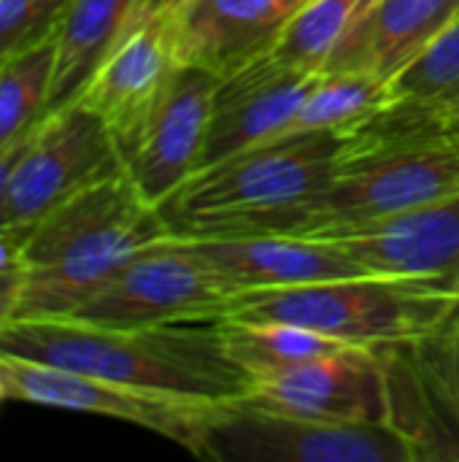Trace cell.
<instances>
[{
	"label": "cell",
	"mask_w": 459,
	"mask_h": 462,
	"mask_svg": "<svg viewBox=\"0 0 459 462\" xmlns=\"http://www.w3.org/2000/svg\"><path fill=\"white\" fill-rule=\"evenodd\" d=\"M0 355L219 406L254 387L225 352L216 322L124 328L76 317L11 319L0 328Z\"/></svg>",
	"instance_id": "obj_1"
},
{
	"label": "cell",
	"mask_w": 459,
	"mask_h": 462,
	"mask_svg": "<svg viewBox=\"0 0 459 462\" xmlns=\"http://www.w3.org/2000/svg\"><path fill=\"white\" fill-rule=\"evenodd\" d=\"M344 135L330 184L271 233L306 236L459 198V130L422 125L392 100Z\"/></svg>",
	"instance_id": "obj_2"
},
{
	"label": "cell",
	"mask_w": 459,
	"mask_h": 462,
	"mask_svg": "<svg viewBox=\"0 0 459 462\" xmlns=\"http://www.w3.org/2000/svg\"><path fill=\"white\" fill-rule=\"evenodd\" d=\"M170 236L157 206L116 173L41 217L22 246V298L14 319L78 311L141 246Z\"/></svg>",
	"instance_id": "obj_3"
},
{
	"label": "cell",
	"mask_w": 459,
	"mask_h": 462,
	"mask_svg": "<svg viewBox=\"0 0 459 462\" xmlns=\"http://www.w3.org/2000/svg\"><path fill=\"white\" fill-rule=\"evenodd\" d=\"M344 143V133H303L249 146L200 165L157 211L170 236L271 233L330 184Z\"/></svg>",
	"instance_id": "obj_4"
},
{
	"label": "cell",
	"mask_w": 459,
	"mask_h": 462,
	"mask_svg": "<svg viewBox=\"0 0 459 462\" xmlns=\"http://www.w3.org/2000/svg\"><path fill=\"white\" fill-rule=\"evenodd\" d=\"M225 319H279L357 346H381L459 330V292L436 279L349 276L238 292Z\"/></svg>",
	"instance_id": "obj_5"
},
{
	"label": "cell",
	"mask_w": 459,
	"mask_h": 462,
	"mask_svg": "<svg viewBox=\"0 0 459 462\" xmlns=\"http://www.w3.org/2000/svg\"><path fill=\"white\" fill-rule=\"evenodd\" d=\"M238 290L195 238L162 236L135 254L78 311L100 325H192L225 319Z\"/></svg>",
	"instance_id": "obj_6"
},
{
	"label": "cell",
	"mask_w": 459,
	"mask_h": 462,
	"mask_svg": "<svg viewBox=\"0 0 459 462\" xmlns=\"http://www.w3.org/2000/svg\"><path fill=\"white\" fill-rule=\"evenodd\" d=\"M197 457L243 462H419L417 444L390 422H317L241 401L219 409Z\"/></svg>",
	"instance_id": "obj_7"
},
{
	"label": "cell",
	"mask_w": 459,
	"mask_h": 462,
	"mask_svg": "<svg viewBox=\"0 0 459 462\" xmlns=\"http://www.w3.org/2000/svg\"><path fill=\"white\" fill-rule=\"evenodd\" d=\"M124 173L106 122L84 103H68L35 127L16 160L0 206V227H32L76 192Z\"/></svg>",
	"instance_id": "obj_8"
},
{
	"label": "cell",
	"mask_w": 459,
	"mask_h": 462,
	"mask_svg": "<svg viewBox=\"0 0 459 462\" xmlns=\"http://www.w3.org/2000/svg\"><path fill=\"white\" fill-rule=\"evenodd\" d=\"M0 384L11 401L122 420L160 433L192 455H197L208 425L222 409L219 403L141 390L14 355H0Z\"/></svg>",
	"instance_id": "obj_9"
},
{
	"label": "cell",
	"mask_w": 459,
	"mask_h": 462,
	"mask_svg": "<svg viewBox=\"0 0 459 462\" xmlns=\"http://www.w3.org/2000/svg\"><path fill=\"white\" fill-rule=\"evenodd\" d=\"M216 79L200 65L179 62L151 111L119 146L124 176L151 206L200 168Z\"/></svg>",
	"instance_id": "obj_10"
},
{
	"label": "cell",
	"mask_w": 459,
	"mask_h": 462,
	"mask_svg": "<svg viewBox=\"0 0 459 462\" xmlns=\"http://www.w3.org/2000/svg\"><path fill=\"white\" fill-rule=\"evenodd\" d=\"M241 403L317 422H390L392 398L373 346H352L254 382Z\"/></svg>",
	"instance_id": "obj_11"
},
{
	"label": "cell",
	"mask_w": 459,
	"mask_h": 462,
	"mask_svg": "<svg viewBox=\"0 0 459 462\" xmlns=\"http://www.w3.org/2000/svg\"><path fill=\"white\" fill-rule=\"evenodd\" d=\"M322 73L298 70L271 51L222 73L211 97L203 162L279 138L317 87Z\"/></svg>",
	"instance_id": "obj_12"
},
{
	"label": "cell",
	"mask_w": 459,
	"mask_h": 462,
	"mask_svg": "<svg viewBox=\"0 0 459 462\" xmlns=\"http://www.w3.org/2000/svg\"><path fill=\"white\" fill-rule=\"evenodd\" d=\"M306 236L325 238L371 276L452 282L459 268V198Z\"/></svg>",
	"instance_id": "obj_13"
},
{
	"label": "cell",
	"mask_w": 459,
	"mask_h": 462,
	"mask_svg": "<svg viewBox=\"0 0 459 462\" xmlns=\"http://www.w3.org/2000/svg\"><path fill=\"white\" fill-rule=\"evenodd\" d=\"M179 68L173 16H160L130 30L87 81L78 103L95 111L122 146L157 103Z\"/></svg>",
	"instance_id": "obj_14"
},
{
	"label": "cell",
	"mask_w": 459,
	"mask_h": 462,
	"mask_svg": "<svg viewBox=\"0 0 459 462\" xmlns=\"http://www.w3.org/2000/svg\"><path fill=\"white\" fill-rule=\"evenodd\" d=\"M195 241L238 292L287 290L349 276H371L352 257L317 236L219 233Z\"/></svg>",
	"instance_id": "obj_15"
},
{
	"label": "cell",
	"mask_w": 459,
	"mask_h": 462,
	"mask_svg": "<svg viewBox=\"0 0 459 462\" xmlns=\"http://www.w3.org/2000/svg\"><path fill=\"white\" fill-rule=\"evenodd\" d=\"M308 0H189L173 14L179 62L216 76L268 51Z\"/></svg>",
	"instance_id": "obj_16"
},
{
	"label": "cell",
	"mask_w": 459,
	"mask_h": 462,
	"mask_svg": "<svg viewBox=\"0 0 459 462\" xmlns=\"http://www.w3.org/2000/svg\"><path fill=\"white\" fill-rule=\"evenodd\" d=\"M457 19L459 0H376L325 70L392 81Z\"/></svg>",
	"instance_id": "obj_17"
},
{
	"label": "cell",
	"mask_w": 459,
	"mask_h": 462,
	"mask_svg": "<svg viewBox=\"0 0 459 462\" xmlns=\"http://www.w3.org/2000/svg\"><path fill=\"white\" fill-rule=\"evenodd\" d=\"M135 0H68L54 27L49 114L76 103L130 27Z\"/></svg>",
	"instance_id": "obj_18"
},
{
	"label": "cell",
	"mask_w": 459,
	"mask_h": 462,
	"mask_svg": "<svg viewBox=\"0 0 459 462\" xmlns=\"http://www.w3.org/2000/svg\"><path fill=\"white\" fill-rule=\"evenodd\" d=\"M225 352L254 382L357 344L279 319H216Z\"/></svg>",
	"instance_id": "obj_19"
},
{
	"label": "cell",
	"mask_w": 459,
	"mask_h": 462,
	"mask_svg": "<svg viewBox=\"0 0 459 462\" xmlns=\"http://www.w3.org/2000/svg\"><path fill=\"white\" fill-rule=\"evenodd\" d=\"M390 84L392 100L417 122L459 130V19Z\"/></svg>",
	"instance_id": "obj_20"
},
{
	"label": "cell",
	"mask_w": 459,
	"mask_h": 462,
	"mask_svg": "<svg viewBox=\"0 0 459 462\" xmlns=\"http://www.w3.org/2000/svg\"><path fill=\"white\" fill-rule=\"evenodd\" d=\"M390 103V81L357 70H325L292 125L279 138L303 133H352Z\"/></svg>",
	"instance_id": "obj_21"
},
{
	"label": "cell",
	"mask_w": 459,
	"mask_h": 462,
	"mask_svg": "<svg viewBox=\"0 0 459 462\" xmlns=\"http://www.w3.org/2000/svg\"><path fill=\"white\" fill-rule=\"evenodd\" d=\"M376 0H308L268 49L281 62L325 73L341 43L365 19Z\"/></svg>",
	"instance_id": "obj_22"
},
{
	"label": "cell",
	"mask_w": 459,
	"mask_h": 462,
	"mask_svg": "<svg viewBox=\"0 0 459 462\" xmlns=\"http://www.w3.org/2000/svg\"><path fill=\"white\" fill-rule=\"evenodd\" d=\"M54 30L0 62V149L24 141L49 114Z\"/></svg>",
	"instance_id": "obj_23"
},
{
	"label": "cell",
	"mask_w": 459,
	"mask_h": 462,
	"mask_svg": "<svg viewBox=\"0 0 459 462\" xmlns=\"http://www.w3.org/2000/svg\"><path fill=\"white\" fill-rule=\"evenodd\" d=\"M68 0H0V62L46 38Z\"/></svg>",
	"instance_id": "obj_24"
},
{
	"label": "cell",
	"mask_w": 459,
	"mask_h": 462,
	"mask_svg": "<svg viewBox=\"0 0 459 462\" xmlns=\"http://www.w3.org/2000/svg\"><path fill=\"white\" fill-rule=\"evenodd\" d=\"M22 282L24 271L19 265H5L0 268V328L8 325L16 311H19V298H22Z\"/></svg>",
	"instance_id": "obj_25"
},
{
	"label": "cell",
	"mask_w": 459,
	"mask_h": 462,
	"mask_svg": "<svg viewBox=\"0 0 459 462\" xmlns=\"http://www.w3.org/2000/svg\"><path fill=\"white\" fill-rule=\"evenodd\" d=\"M189 0H135V8H133V16H130V30H135L138 24L143 22H151V19H160V16H173L179 14ZM124 32V35H127Z\"/></svg>",
	"instance_id": "obj_26"
},
{
	"label": "cell",
	"mask_w": 459,
	"mask_h": 462,
	"mask_svg": "<svg viewBox=\"0 0 459 462\" xmlns=\"http://www.w3.org/2000/svg\"><path fill=\"white\" fill-rule=\"evenodd\" d=\"M32 133H35V130H32ZM32 133H30L24 141H19V143H14V146H8V149H0V206H3V198H5V187H8L11 171H14L16 160L22 157V152H24L27 141L32 138Z\"/></svg>",
	"instance_id": "obj_27"
},
{
	"label": "cell",
	"mask_w": 459,
	"mask_h": 462,
	"mask_svg": "<svg viewBox=\"0 0 459 462\" xmlns=\"http://www.w3.org/2000/svg\"><path fill=\"white\" fill-rule=\"evenodd\" d=\"M449 284H452V287H454V290L459 292V268L454 271V276H452V282H449Z\"/></svg>",
	"instance_id": "obj_28"
},
{
	"label": "cell",
	"mask_w": 459,
	"mask_h": 462,
	"mask_svg": "<svg viewBox=\"0 0 459 462\" xmlns=\"http://www.w3.org/2000/svg\"><path fill=\"white\" fill-rule=\"evenodd\" d=\"M0 401H5V393H3V384H0Z\"/></svg>",
	"instance_id": "obj_29"
}]
</instances>
